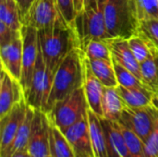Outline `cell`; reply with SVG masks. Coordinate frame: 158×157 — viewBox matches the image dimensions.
Listing matches in <instances>:
<instances>
[{
    "mask_svg": "<svg viewBox=\"0 0 158 157\" xmlns=\"http://www.w3.org/2000/svg\"><path fill=\"white\" fill-rule=\"evenodd\" d=\"M25 99L19 81L1 68L0 77V118H4L15 105Z\"/></svg>",
    "mask_w": 158,
    "mask_h": 157,
    "instance_id": "cell-13",
    "label": "cell"
},
{
    "mask_svg": "<svg viewBox=\"0 0 158 157\" xmlns=\"http://www.w3.org/2000/svg\"><path fill=\"white\" fill-rule=\"evenodd\" d=\"M146 157H158V117L154 129L144 143Z\"/></svg>",
    "mask_w": 158,
    "mask_h": 157,
    "instance_id": "cell-33",
    "label": "cell"
},
{
    "mask_svg": "<svg viewBox=\"0 0 158 157\" xmlns=\"http://www.w3.org/2000/svg\"><path fill=\"white\" fill-rule=\"evenodd\" d=\"M117 89L125 105L129 107L139 108L152 105V99L155 93L146 86L126 88L118 85Z\"/></svg>",
    "mask_w": 158,
    "mask_h": 157,
    "instance_id": "cell-20",
    "label": "cell"
},
{
    "mask_svg": "<svg viewBox=\"0 0 158 157\" xmlns=\"http://www.w3.org/2000/svg\"><path fill=\"white\" fill-rule=\"evenodd\" d=\"M19 12H20V17H21V21L24 19V18L27 16L30 8L31 7L34 0H16Z\"/></svg>",
    "mask_w": 158,
    "mask_h": 157,
    "instance_id": "cell-35",
    "label": "cell"
},
{
    "mask_svg": "<svg viewBox=\"0 0 158 157\" xmlns=\"http://www.w3.org/2000/svg\"><path fill=\"white\" fill-rule=\"evenodd\" d=\"M102 123L108 141L109 157H131L118 122L102 118Z\"/></svg>",
    "mask_w": 158,
    "mask_h": 157,
    "instance_id": "cell-18",
    "label": "cell"
},
{
    "mask_svg": "<svg viewBox=\"0 0 158 157\" xmlns=\"http://www.w3.org/2000/svg\"><path fill=\"white\" fill-rule=\"evenodd\" d=\"M118 124L131 157H146L144 143L141 140V138H139L132 130L123 126L119 122Z\"/></svg>",
    "mask_w": 158,
    "mask_h": 157,
    "instance_id": "cell-27",
    "label": "cell"
},
{
    "mask_svg": "<svg viewBox=\"0 0 158 157\" xmlns=\"http://www.w3.org/2000/svg\"><path fill=\"white\" fill-rule=\"evenodd\" d=\"M139 20L158 19V0H132Z\"/></svg>",
    "mask_w": 158,
    "mask_h": 157,
    "instance_id": "cell-31",
    "label": "cell"
},
{
    "mask_svg": "<svg viewBox=\"0 0 158 157\" xmlns=\"http://www.w3.org/2000/svg\"><path fill=\"white\" fill-rule=\"evenodd\" d=\"M28 156V151H20V152H15L10 154L6 157H27Z\"/></svg>",
    "mask_w": 158,
    "mask_h": 157,
    "instance_id": "cell-37",
    "label": "cell"
},
{
    "mask_svg": "<svg viewBox=\"0 0 158 157\" xmlns=\"http://www.w3.org/2000/svg\"><path fill=\"white\" fill-rule=\"evenodd\" d=\"M82 51L89 60L112 59L109 46L106 40H91Z\"/></svg>",
    "mask_w": 158,
    "mask_h": 157,
    "instance_id": "cell-26",
    "label": "cell"
},
{
    "mask_svg": "<svg viewBox=\"0 0 158 157\" xmlns=\"http://www.w3.org/2000/svg\"><path fill=\"white\" fill-rule=\"evenodd\" d=\"M152 105H154L156 109H158V91L154 93V96L152 99Z\"/></svg>",
    "mask_w": 158,
    "mask_h": 157,
    "instance_id": "cell-38",
    "label": "cell"
},
{
    "mask_svg": "<svg viewBox=\"0 0 158 157\" xmlns=\"http://www.w3.org/2000/svg\"><path fill=\"white\" fill-rule=\"evenodd\" d=\"M117 87H105L104 89L102 100L103 118L110 121H119L122 112L126 106Z\"/></svg>",
    "mask_w": 158,
    "mask_h": 157,
    "instance_id": "cell-19",
    "label": "cell"
},
{
    "mask_svg": "<svg viewBox=\"0 0 158 157\" xmlns=\"http://www.w3.org/2000/svg\"><path fill=\"white\" fill-rule=\"evenodd\" d=\"M59 10L69 25L74 27L77 10L75 7L74 0H56Z\"/></svg>",
    "mask_w": 158,
    "mask_h": 157,
    "instance_id": "cell-32",
    "label": "cell"
},
{
    "mask_svg": "<svg viewBox=\"0 0 158 157\" xmlns=\"http://www.w3.org/2000/svg\"><path fill=\"white\" fill-rule=\"evenodd\" d=\"M23 39V53H22V70L20 77V84L22 86L24 95L26 96L31 83L32 74L37 62V57L40 51L38 30L31 26L23 25L21 29Z\"/></svg>",
    "mask_w": 158,
    "mask_h": 157,
    "instance_id": "cell-8",
    "label": "cell"
},
{
    "mask_svg": "<svg viewBox=\"0 0 158 157\" xmlns=\"http://www.w3.org/2000/svg\"><path fill=\"white\" fill-rule=\"evenodd\" d=\"M128 42L132 53L140 64L147 59L151 54L152 46H154L139 33H136L135 35L129 38Z\"/></svg>",
    "mask_w": 158,
    "mask_h": 157,
    "instance_id": "cell-28",
    "label": "cell"
},
{
    "mask_svg": "<svg viewBox=\"0 0 158 157\" xmlns=\"http://www.w3.org/2000/svg\"><path fill=\"white\" fill-rule=\"evenodd\" d=\"M22 24L31 26L38 31L69 25L59 10L56 0H34Z\"/></svg>",
    "mask_w": 158,
    "mask_h": 157,
    "instance_id": "cell-6",
    "label": "cell"
},
{
    "mask_svg": "<svg viewBox=\"0 0 158 157\" xmlns=\"http://www.w3.org/2000/svg\"><path fill=\"white\" fill-rule=\"evenodd\" d=\"M75 157H94L88 121V111L80 120L71 125L65 132Z\"/></svg>",
    "mask_w": 158,
    "mask_h": 157,
    "instance_id": "cell-11",
    "label": "cell"
},
{
    "mask_svg": "<svg viewBox=\"0 0 158 157\" xmlns=\"http://www.w3.org/2000/svg\"><path fill=\"white\" fill-rule=\"evenodd\" d=\"M112 56V59L131 71L139 80L143 81L141 65L132 53L128 39L109 38L106 40ZM144 84V83H143Z\"/></svg>",
    "mask_w": 158,
    "mask_h": 157,
    "instance_id": "cell-14",
    "label": "cell"
},
{
    "mask_svg": "<svg viewBox=\"0 0 158 157\" xmlns=\"http://www.w3.org/2000/svg\"><path fill=\"white\" fill-rule=\"evenodd\" d=\"M21 30L17 31L9 28L4 22L0 21V46L10 43L19 36H21Z\"/></svg>",
    "mask_w": 158,
    "mask_h": 157,
    "instance_id": "cell-34",
    "label": "cell"
},
{
    "mask_svg": "<svg viewBox=\"0 0 158 157\" xmlns=\"http://www.w3.org/2000/svg\"><path fill=\"white\" fill-rule=\"evenodd\" d=\"M50 155L51 157H75L72 147L62 132L50 121Z\"/></svg>",
    "mask_w": 158,
    "mask_h": 157,
    "instance_id": "cell-22",
    "label": "cell"
},
{
    "mask_svg": "<svg viewBox=\"0 0 158 157\" xmlns=\"http://www.w3.org/2000/svg\"><path fill=\"white\" fill-rule=\"evenodd\" d=\"M158 117V109L154 105L132 108L125 106L119 123L132 130L145 143L151 134Z\"/></svg>",
    "mask_w": 158,
    "mask_h": 157,
    "instance_id": "cell-7",
    "label": "cell"
},
{
    "mask_svg": "<svg viewBox=\"0 0 158 157\" xmlns=\"http://www.w3.org/2000/svg\"><path fill=\"white\" fill-rule=\"evenodd\" d=\"M38 37L45 67L54 74L72 50L81 48L77 32L70 25L39 30Z\"/></svg>",
    "mask_w": 158,
    "mask_h": 157,
    "instance_id": "cell-1",
    "label": "cell"
},
{
    "mask_svg": "<svg viewBox=\"0 0 158 157\" xmlns=\"http://www.w3.org/2000/svg\"><path fill=\"white\" fill-rule=\"evenodd\" d=\"M140 65L144 85L156 93L158 91V50L155 46H152L147 59Z\"/></svg>",
    "mask_w": 158,
    "mask_h": 157,
    "instance_id": "cell-23",
    "label": "cell"
},
{
    "mask_svg": "<svg viewBox=\"0 0 158 157\" xmlns=\"http://www.w3.org/2000/svg\"><path fill=\"white\" fill-rule=\"evenodd\" d=\"M82 56L83 51L81 48H76L67 56L58 67L54 76L45 113H48L57 102L77 89L83 87Z\"/></svg>",
    "mask_w": 158,
    "mask_h": 157,
    "instance_id": "cell-2",
    "label": "cell"
},
{
    "mask_svg": "<svg viewBox=\"0 0 158 157\" xmlns=\"http://www.w3.org/2000/svg\"><path fill=\"white\" fill-rule=\"evenodd\" d=\"M50 119L48 115L34 109L28 153L33 157H51L50 155Z\"/></svg>",
    "mask_w": 158,
    "mask_h": 157,
    "instance_id": "cell-9",
    "label": "cell"
},
{
    "mask_svg": "<svg viewBox=\"0 0 158 157\" xmlns=\"http://www.w3.org/2000/svg\"><path fill=\"white\" fill-rule=\"evenodd\" d=\"M88 104L83 87L77 89L64 99L57 102L46 113L50 121L62 132L87 114Z\"/></svg>",
    "mask_w": 158,
    "mask_h": 157,
    "instance_id": "cell-5",
    "label": "cell"
},
{
    "mask_svg": "<svg viewBox=\"0 0 158 157\" xmlns=\"http://www.w3.org/2000/svg\"><path fill=\"white\" fill-rule=\"evenodd\" d=\"M137 33L144 37L158 50V19H146L140 20Z\"/></svg>",
    "mask_w": 158,
    "mask_h": 157,
    "instance_id": "cell-30",
    "label": "cell"
},
{
    "mask_svg": "<svg viewBox=\"0 0 158 157\" xmlns=\"http://www.w3.org/2000/svg\"><path fill=\"white\" fill-rule=\"evenodd\" d=\"M74 29L79 37L81 50L91 40L110 38L106 26L101 0H97L77 13Z\"/></svg>",
    "mask_w": 158,
    "mask_h": 157,
    "instance_id": "cell-4",
    "label": "cell"
},
{
    "mask_svg": "<svg viewBox=\"0 0 158 157\" xmlns=\"http://www.w3.org/2000/svg\"><path fill=\"white\" fill-rule=\"evenodd\" d=\"M97 0H74L75 2V7L77 10V13L81 11L82 9H84L86 6H88L89 5L96 2Z\"/></svg>",
    "mask_w": 158,
    "mask_h": 157,
    "instance_id": "cell-36",
    "label": "cell"
},
{
    "mask_svg": "<svg viewBox=\"0 0 158 157\" xmlns=\"http://www.w3.org/2000/svg\"><path fill=\"white\" fill-rule=\"evenodd\" d=\"M1 68L6 70L14 79L20 81L22 70L23 39L22 34L10 43L0 46Z\"/></svg>",
    "mask_w": 158,
    "mask_h": 157,
    "instance_id": "cell-15",
    "label": "cell"
},
{
    "mask_svg": "<svg viewBox=\"0 0 158 157\" xmlns=\"http://www.w3.org/2000/svg\"><path fill=\"white\" fill-rule=\"evenodd\" d=\"M88 121L94 157H109L108 141L102 118L88 107Z\"/></svg>",
    "mask_w": 158,
    "mask_h": 157,
    "instance_id": "cell-17",
    "label": "cell"
},
{
    "mask_svg": "<svg viewBox=\"0 0 158 157\" xmlns=\"http://www.w3.org/2000/svg\"><path fill=\"white\" fill-rule=\"evenodd\" d=\"M82 65H83V90L88 104V107L98 117L103 118L104 114H103V107H102V100H103L105 86L94 74L91 68L90 61L85 56L84 53L82 56Z\"/></svg>",
    "mask_w": 158,
    "mask_h": 157,
    "instance_id": "cell-12",
    "label": "cell"
},
{
    "mask_svg": "<svg viewBox=\"0 0 158 157\" xmlns=\"http://www.w3.org/2000/svg\"><path fill=\"white\" fill-rule=\"evenodd\" d=\"M27 157H33V156H32V155H30V154L28 153V156H27Z\"/></svg>",
    "mask_w": 158,
    "mask_h": 157,
    "instance_id": "cell-39",
    "label": "cell"
},
{
    "mask_svg": "<svg viewBox=\"0 0 158 157\" xmlns=\"http://www.w3.org/2000/svg\"><path fill=\"white\" fill-rule=\"evenodd\" d=\"M89 61L94 74L105 87L118 86L112 59H95Z\"/></svg>",
    "mask_w": 158,
    "mask_h": 157,
    "instance_id": "cell-21",
    "label": "cell"
},
{
    "mask_svg": "<svg viewBox=\"0 0 158 157\" xmlns=\"http://www.w3.org/2000/svg\"><path fill=\"white\" fill-rule=\"evenodd\" d=\"M110 38L129 39L139 28V19L132 0H101Z\"/></svg>",
    "mask_w": 158,
    "mask_h": 157,
    "instance_id": "cell-3",
    "label": "cell"
},
{
    "mask_svg": "<svg viewBox=\"0 0 158 157\" xmlns=\"http://www.w3.org/2000/svg\"><path fill=\"white\" fill-rule=\"evenodd\" d=\"M28 105L23 99L0 118V157H6L14 143L19 129L25 118Z\"/></svg>",
    "mask_w": 158,
    "mask_h": 157,
    "instance_id": "cell-10",
    "label": "cell"
},
{
    "mask_svg": "<svg viewBox=\"0 0 158 157\" xmlns=\"http://www.w3.org/2000/svg\"><path fill=\"white\" fill-rule=\"evenodd\" d=\"M113 60V59H112ZM114 68L117 76V80L118 82V85L126 87V88H135V87H141L145 86L143 82L139 80L131 71L113 60ZM148 88V87H147Z\"/></svg>",
    "mask_w": 158,
    "mask_h": 157,
    "instance_id": "cell-29",
    "label": "cell"
},
{
    "mask_svg": "<svg viewBox=\"0 0 158 157\" xmlns=\"http://www.w3.org/2000/svg\"><path fill=\"white\" fill-rule=\"evenodd\" d=\"M0 21L13 30L22 29L23 24L16 0H0Z\"/></svg>",
    "mask_w": 158,
    "mask_h": 157,
    "instance_id": "cell-25",
    "label": "cell"
},
{
    "mask_svg": "<svg viewBox=\"0 0 158 157\" xmlns=\"http://www.w3.org/2000/svg\"><path fill=\"white\" fill-rule=\"evenodd\" d=\"M33 115H34V109L28 105L25 118H24L19 129L17 136H16V138L14 140V143H13L7 155H9L12 153H15V152L28 151V144H29L31 131Z\"/></svg>",
    "mask_w": 158,
    "mask_h": 157,
    "instance_id": "cell-24",
    "label": "cell"
},
{
    "mask_svg": "<svg viewBox=\"0 0 158 157\" xmlns=\"http://www.w3.org/2000/svg\"><path fill=\"white\" fill-rule=\"evenodd\" d=\"M45 72L46 67L44 61V57L41 50L37 57V62L32 74L31 83L30 90L25 96L27 105L31 106L33 109L42 110L44 112V91L45 84Z\"/></svg>",
    "mask_w": 158,
    "mask_h": 157,
    "instance_id": "cell-16",
    "label": "cell"
}]
</instances>
